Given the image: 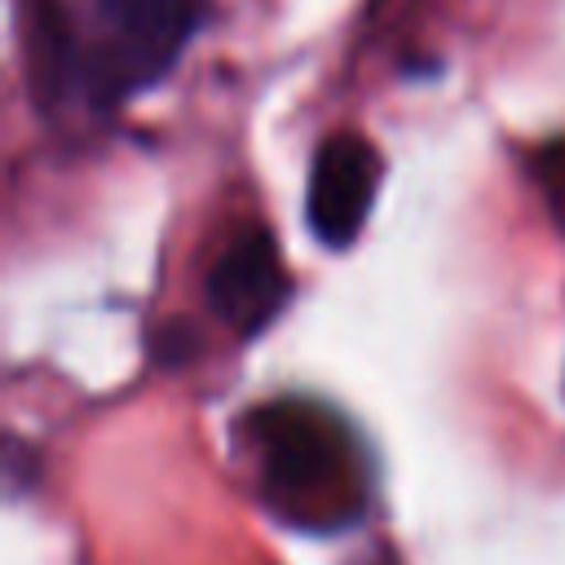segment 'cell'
<instances>
[{
  "label": "cell",
  "mask_w": 565,
  "mask_h": 565,
  "mask_svg": "<svg viewBox=\"0 0 565 565\" xmlns=\"http://www.w3.org/2000/svg\"><path fill=\"white\" fill-rule=\"evenodd\" d=\"M207 0H35L31 79L49 106L110 110L159 84Z\"/></svg>",
  "instance_id": "cell-1"
},
{
  "label": "cell",
  "mask_w": 565,
  "mask_h": 565,
  "mask_svg": "<svg viewBox=\"0 0 565 565\" xmlns=\"http://www.w3.org/2000/svg\"><path fill=\"white\" fill-rule=\"evenodd\" d=\"M260 490L296 525H344L362 508L353 433L318 402L278 397L243 415Z\"/></svg>",
  "instance_id": "cell-2"
},
{
  "label": "cell",
  "mask_w": 565,
  "mask_h": 565,
  "mask_svg": "<svg viewBox=\"0 0 565 565\" xmlns=\"http://www.w3.org/2000/svg\"><path fill=\"white\" fill-rule=\"evenodd\" d=\"M384 159L362 132H331L309 163V190H305V212L309 230L327 247H349L380 194Z\"/></svg>",
  "instance_id": "cell-3"
},
{
  "label": "cell",
  "mask_w": 565,
  "mask_h": 565,
  "mask_svg": "<svg viewBox=\"0 0 565 565\" xmlns=\"http://www.w3.org/2000/svg\"><path fill=\"white\" fill-rule=\"evenodd\" d=\"M207 305L234 335H256L287 305V265L265 225H243L207 269Z\"/></svg>",
  "instance_id": "cell-4"
},
{
  "label": "cell",
  "mask_w": 565,
  "mask_h": 565,
  "mask_svg": "<svg viewBox=\"0 0 565 565\" xmlns=\"http://www.w3.org/2000/svg\"><path fill=\"white\" fill-rule=\"evenodd\" d=\"M552 177L565 185V146H556V154H552Z\"/></svg>",
  "instance_id": "cell-5"
}]
</instances>
